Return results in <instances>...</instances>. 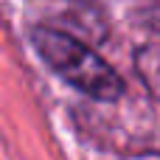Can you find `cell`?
Here are the masks:
<instances>
[{"label": "cell", "mask_w": 160, "mask_h": 160, "mask_svg": "<svg viewBox=\"0 0 160 160\" xmlns=\"http://www.w3.org/2000/svg\"><path fill=\"white\" fill-rule=\"evenodd\" d=\"M31 45L39 53V59L62 76L68 84H73L79 93L98 98V101H115L124 96V79L112 70L107 59H101L93 48L79 42L76 37L48 28V25H34L31 28Z\"/></svg>", "instance_id": "cell-1"}]
</instances>
